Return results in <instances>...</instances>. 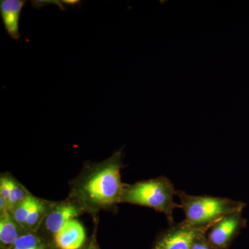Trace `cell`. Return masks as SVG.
Here are the masks:
<instances>
[{"mask_svg":"<svg viewBox=\"0 0 249 249\" xmlns=\"http://www.w3.org/2000/svg\"><path fill=\"white\" fill-rule=\"evenodd\" d=\"M123 149L110 158L93 165L77 186V197L90 209H101L121 203L125 185L121 181Z\"/></svg>","mask_w":249,"mask_h":249,"instance_id":"obj_1","label":"cell"},{"mask_svg":"<svg viewBox=\"0 0 249 249\" xmlns=\"http://www.w3.org/2000/svg\"><path fill=\"white\" fill-rule=\"evenodd\" d=\"M177 191L173 183L165 177L139 181L124 186L121 203L146 206L166 216L170 225L175 224L174 211L180 204L174 200Z\"/></svg>","mask_w":249,"mask_h":249,"instance_id":"obj_2","label":"cell"},{"mask_svg":"<svg viewBox=\"0 0 249 249\" xmlns=\"http://www.w3.org/2000/svg\"><path fill=\"white\" fill-rule=\"evenodd\" d=\"M180 209L185 214L184 220L192 226L211 229L223 217L242 212L244 204L227 198L212 196H196L177 191Z\"/></svg>","mask_w":249,"mask_h":249,"instance_id":"obj_3","label":"cell"},{"mask_svg":"<svg viewBox=\"0 0 249 249\" xmlns=\"http://www.w3.org/2000/svg\"><path fill=\"white\" fill-rule=\"evenodd\" d=\"M209 229L192 226L186 221L170 225L155 242L152 249H191L195 240Z\"/></svg>","mask_w":249,"mask_h":249,"instance_id":"obj_4","label":"cell"},{"mask_svg":"<svg viewBox=\"0 0 249 249\" xmlns=\"http://www.w3.org/2000/svg\"><path fill=\"white\" fill-rule=\"evenodd\" d=\"M241 213L228 214L210 229L206 237L213 249H229L245 224Z\"/></svg>","mask_w":249,"mask_h":249,"instance_id":"obj_5","label":"cell"},{"mask_svg":"<svg viewBox=\"0 0 249 249\" xmlns=\"http://www.w3.org/2000/svg\"><path fill=\"white\" fill-rule=\"evenodd\" d=\"M27 1L24 0H1L0 16L8 35L14 39L19 40V21L23 7Z\"/></svg>","mask_w":249,"mask_h":249,"instance_id":"obj_6","label":"cell"},{"mask_svg":"<svg viewBox=\"0 0 249 249\" xmlns=\"http://www.w3.org/2000/svg\"><path fill=\"white\" fill-rule=\"evenodd\" d=\"M86 239L85 228L76 219H71L54 235V240L60 249H80Z\"/></svg>","mask_w":249,"mask_h":249,"instance_id":"obj_7","label":"cell"},{"mask_svg":"<svg viewBox=\"0 0 249 249\" xmlns=\"http://www.w3.org/2000/svg\"><path fill=\"white\" fill-rule=\"evenodd\" d=\"M79 213V209L71 203L58 205L45 218V227L55 235L69 221L75 219Z\"/></svg>","mask_w":249,"mask_h":249,"instance_id":"obj_8","label":"cell"},{"mask_svg":"<svg viewBox=\"0 0 249 249\" xmlns=\"http://www.w3.org/2000/svg\"><path fill=\"white\" fill-rule=\"evenodd\" d=\"M19 225L9 211L1 213L0 217V242L2 249H11L19 235Z\"/></svg>","mask_w":249,"mask_h":249,"instance_id":"obj_9","label":"cell"},{"mask_svg":"<svg viewBox=\"0 0 249 249\" xmlns=\"http://www.w3.org/2000/svg\"><path fill=\"white\" fill-rule=\"evenodd\" d=\"M36 198L31 196H28L27 199L11 211V216L15 222L17 223L19 227H24L25 223L27 222L28 216L30 213L31 208L36 201Z\"/></svg>","mask_w":249,"mask_h":249,"instance_id":"obj_10","label":"cell"},{"mask_svg":"<svg viewBox=\"0 0 249 249\" xmlns=\"http://www.w3.org/2000/svg\"><path fill=\"white\" fill-rule=\"evenodd\" d=\"M45 213V205L42 201L36 199L32 208H31L24 228L29 229H35L38 225L41 219L43 218Z\"/></svg>","mask_w":249,"mask_h":249,"instance_id":"obj_11","label":"cell"},{"mask_svg":"<svg viewBox=\"0 0 249 249\" xmlns=\"http://www.w3.org/2000/svg\"><path fill=\"white\" fill-rule=\"evenodd\" d=\"M12 248L18 249H45L42 241L34 234L27 233L20 235L16 241ZM11 248V249H12Z\"/></svg>","mask_w":249,"mask_h":249,"instance_id":"obj_12","label":"cell"},{"mask_svg":"<svg viewBox=\"0 0 249 249\" xmlns=\"http://www.w3.org/2000/svg\"><path fill=\"white\" fill-rule=\"evenodd\" d=\"M30 196L25 188L11 178V196H10L9 209L12 211L18 205L22 203Z\"/></svg>","mask_w":249,"mask_h":249,"instance_id":"obj_13","label":"cell"},{"mask_svg":"<svg viewBox=\"0 0 249 249\" xmlns=\"http://www.w3.org/2000/svg\"><path fill=\"white\" fill-rule=\"evenodd\" d=\"M0 196L7 202L9 209L10 196H11V178L1 177L0 180Z\"/></svg>","mask_w":249,"mask_h":249,"instance_id":"obj_14","label":"cell"},{"mask_svg":"<svg viewBox=\"0 0 249 249\" xmlns=\"http://www.w3.org/2000/svg\"><path fill=\"white\" fill-rule=\"evenodd\" d=\"M191 249H213L211 247L206 233H201L196 237Z\"/></svg>","mask_w":249,"mask_h":249,"instance_id":"obj_15","label":"cell"},{"mask_svg":"<svg viewBox=\"0 0 249 249\" xmlns=\"http://www.w3.org/2000/svg\"><path fill=\"white\" fill-rule=\"evenodd\" d=\"M83 249H98L97 246L93 242H91L89 245L86 247V248Z\"/></svg>","mask_w":249,"mask_h":249,"instance_id":"obj_16","label":"cell"},{"mask_svg":"<svg viewBox=\"0 0 249 249\" xmlns=\"http://www.w3.org/2000/svg\"><path fill=\"white\" fill-rule=\"evenodd\" d=\"M11 249H16V248H12Z\"/></svg>","mask_w":249,"mask_h":249,"instance_id":"obj_17","label":"cell"}]
</instances>
